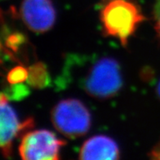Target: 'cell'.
<instances>
[{
  "mask_svg": "<svg viewBox=\"0 0 160 160\" xmlns=\"http://www.w3.org/2000/svg\"><path fill=\"white\" fill-rule=\"evenodd\" d=\"M51 119L60 133L68 138H78L91 128V114L82 101L74 98L61 100L52 108Z\"/></svg>",
  "mask_w": 160,
  "mask_h": 160,
  "instance_id": "3",
  "label": "cell"
},
{
  "mask_svg": "<svg viewBox=\"0 0 160 160\" xmlns=\"http://www.w3.org/2000/svg\"><path fill=\"white\" fill-rule=\"evenodd\" d=\"M27 84L33 88L42 89L50 84L51 78L47 66L42 62H35L28 68Z\"/></svg>",
  "mask_w": 160,
  "mask_h": 160,
  "instance_id": "8",
  "label": "cell"
},
{
  "mask_svg": "<svg viewBox=\"0 0 160 160\" xmlns=\"http://www.w3.org/2000/svg\"><path fill=\"white\" fill-rule=\"evenodd\" d=\"M20 16L30 30L45 33L55 24L56 9L51 0H23Z\"/></svg>",
  "mask_w": 160,
  "mask_h": 160,
  "instance_id": "5",
  "label": "cell"
},
{
  "mask_svg": "<svg viewBox=\"0 0 160 160\" xmlns=\"http://www.w3.org/2000/svg\"><path fill=\"white\" fill-rule=\"evenodd\" d=\"M152 13H153L154 30L160 38V0H154Z\"/></svg>",
  "mask_w": 160,
  "mask_h": 160,
  "instance_id": "12",
  "label": "cell"
},
{
  "mask_svg": "<svg viewBox=\"0 0 160 160\" xmlns=\"http://www.w3.org/2000/svg\"><path fill=\"white\" fill-rule=\"evenodd\" d=\"M149 157L152 159L160 160V140L150 150V152L149 153Z\"/></svg>",
  "mask_w": 160,
  "mask_h": 160,
  "instance_id": "13",
  "label": "cell"
},
{
  "mask_svg": "<svg viewBox=\"0 0 160 160\" xmlns=\"http://www.w3.org/2000/svg\"><path fill=\"white\" fill-rule=\"evenodd\" d=\"M5 94V93H4ZM29 94V89L25 85L22 83H17V84H10L8 92H6V97L12 99H22Z\"/></svg>",
  "mask_w": 160,
  "mask_h": 160,
  "instance_id": "11",
  "label": "cell"
},
{
  "mask_svg": "<svg viewBox=\"0 0 160 160\" xmlns=\"http://www.w3.org/2000/svg\"><path fill=\"white\" fill-rule=\"evenodd\" d=\"M156 92H157V95H158V98L160 99V80L158 81L157 87H156Z\"/></svg>",
  "mask_w": 160,
  "mask_h": 160,
  "instance_id": "14",
  "label": "cell"
},
{
  "mask_svg": "<svg viewBox=\"0 0 160 160\" xmlns=\"http://www.w3.org/2000/svg\"><path fill=\"white\" fill-rule=\"evenodd\" d=\"M34 126V119L29 118L23 122H19L17 114L8 98L4 93L1 94V150L3 157L10 158L12 154V142L14 138L22 132L30 129Z\"/></svg>",
  "mask_w": 160,
  "mask_h": 160,
  "instance_id": "6",
  "label": "cell"
},
{
  "mask_svg": "<svg viewBox=\"0 0 160 160\" xmlns=\"http://www.w3.org/2000/svg\"><path fill=\"white\" fill-rule=\"evenodd\" d=\"M26 38L24 35L19 33H14L8 35L5 41V46H6V54L8 57L13 58V53L17 52L19 48L24 42H25Z\"/></svg>",
  "mask_w": 160,
  "mask_h": 160,
  "instance_id": "9",
  "label": "cell"
},
{
  "mask_svg": "<svg viewBox=\"0 0 160 160\" xmlns=\"http://www.w3.org/2000/svg\"><path fill=\"white\" fill-rule=\"evenodd\" d=\"M104 34L126 47L128 39L145 20L138 3L132 0H107L100 12Z\"/></svg>",
  "mask_w": 160,
  "mask_h": 160,
  "instance_id": "2",
  "label": "cell"
},
{
  "mask_svg": "<svg viewBox=\"0 0 160 160\" xmlns=\"http://www.w3.org/2000/svg\"><path fill=\"white\" fill-rule=\"evenodd\" d=\"M79 159L115 160L120 158L118 144L105 135H96L83 142L79 150Z\"/></svg>",
  "mask_w": 160,
  "mask_h": 160,
  "instance_id": "7",
  "label": "cell"
},
{
  "mask_svg": "<svg viewBox=\"0 0 160 160\" xmlns=\"http://www.w3.org/2000/svg\"><path fill=\"white\" fill-rule=\"evenodd\" d=\"M29 75V71L27 68L23 65H17L9 70L7 75V81L9 84H17L26 82Z\"/></svg>",
  "mask_w": 160,
  "mask_h": 160,
  "instance_id": "10",
  "label": "cell"
},
{
  "mask_svg": "<svg viewBox=\"0 0 160 160\" xmlns=\"http://www.w3.org/2000/svg\"><path fill=\"white\" fill-rule=\"evenodd\" d=\"M86 70L80 72L78 86L97 99H109L119 92L122 78L119 63L110 57H85Z\"/></svg>",
  "mask_w": 160,
  "mask_h": 160,
  "instance_id": "1",
  "label": "cell"
},
{
  "mask_svg": "<svg viewBox=\"0 0 160 160\" xmlns=\"http://www.w3.org/2000/svg\"><path fill=\"white\" fill-rule=\"evenodd\" d=\"M66 144L55 133L46 129L27 132L21 138L19 154L25 160H57Z\"/></svg>",
  "mask_w": 160,
  "mask_h": 160,
  "instance_id": "4",
  "label": "cell"
}]
</instances>
